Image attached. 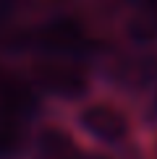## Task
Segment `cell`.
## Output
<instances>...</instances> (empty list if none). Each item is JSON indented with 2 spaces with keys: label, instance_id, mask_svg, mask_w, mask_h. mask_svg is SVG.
Masks as SVG:
<instances>
[{
  "label": "cell",
  "instance_id": "obj_1",
  "mask_svg": "<svg viewBox=\"0 0 157 159\" xmlns=\"http://www.w3.org/2000/svg\"><path fill=\"white\" fill-rule=\"evenodd\" d=\"M29 78L58 99H78L92 89V70L84 63L71 60V55L37 57L29 65Z\"/></svg>",
  "mask_w": 157,
  "mask_h": 159
},
{
  "label": "cell",
  "instance_id": "obj_2",
  "mask_svg": "<svg viewBox=\"0 0 157 159\" xmlns=\"http://www.w3.org/2000/svg\"><path fill=\"white\" fill-rule=\"evenodd\" d=\"M34 42L50 55H78L94 47V37L89 34L84 21L74 16H58L45 21L34 31Z\"/></svg>",
  "mask_w": 157,
  "mask_h": 159
},
{
  "label": "cell",
  "instance_id": "obj_3",
  "mask_svg": "<svg viewBox=\"0 0 157 159\" xmlns=\"http://www.w3.org/2000/svg\"><path fill=\"white\" fill-rule=\"evenodd\" d=\"M76 120L92 138L110 143V146H121L131 136L128 115L113 102H89L87 107L78 110Z\"/></svg>",
  "mask_w": 157,
  "mask_h": 159
},
{
  "label": "cell",
  "instance_id": "obj_4",
  "mask_svg": "<svg viewBox=\"0 0 157 159\" xmlns=\"http://www.w3.org/2000/svg\"><path fill=\"white\" fill-rule=\"evenodd\" d=\"M39 107V97L31 81H24L21 76H13L0 70V115L11 117H29Z\"/></svg>",
  "mask_w": 157,
  "mask_h": 159
},
{
  "label": "cell",
  "instance_id": "obj_5",
  "mask_svg": "<svg viewBox=\"0 0 157 159\" xmlns=\"http://www.w3.org/2000/svg\"><path fill=\"white\" fill-rule=\"evenodd\" d=\"M37 146L45 159H81L84 149L76 143V138L58 123H45L37 130Z\"/></svg>",
  "mask_w": 157,
  "mask_h": 159
},
{
  "label": "cell",
  "instance_id": "obj_6",
  "mask_svg": "<svg viewBox=\"0 0 157 159\" xmlns=\"http://www.w3.org/2000/svg\"><path fill=\"white\" fill-rule=\"evenodd\" d=\"M26 149H29V133L21 117L0 115V159H21Z\"/></svg>",
  "mask_w": 157,
  "mask_h": 159
},
{
  "label": "cell",
  "instance_id": "obj_7",
  "mask_svg": "<svg viewBox=\"0 0 157 159\" xmlns=\"http://www.w3.org/2000/svg\"><path fill=\"white\" fill-rule=\"evenodd\" d=\"M126 29L136 42H157V0H139Z\"/></svg>",
  "mask_w": 157,
  "mask_h": 159
},
{
  "label": "cell",
  "instance_id": "obj_8",
  "mask_svg": "<svg viewBox=\"0 0 157 159\" xmlns=\"http://www.w3.org/2000/svg\"><path fill=\"white\" fill-rule=\"evenodd\" d=\"M81 159H113V157H105V154H89V151H84Z\"/></svg>",
  "mask_w": 157,
  "mask_h": 159
}]
</instances>
